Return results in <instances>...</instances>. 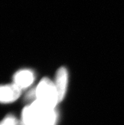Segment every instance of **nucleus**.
<instances>
[{
  "label": "nucleus",
  "mask_w": 124,
  "mask_h": 125,
  "mask_svg": "<svg viewBox=\"0 0 124 125\" xmlns=\"http://www.w3.org/2000/svg\"><path fill=\"white\" fill-rule=\"evenodd\" d=\"M21 93L22 90L14 83L0 85V103L14 102L20 97Z\"/></svg>",
  "instance_id": "3"
},
{
  "label": "nucleus",
  "mask_w": 124,
  "mask_h": 125,
  "mask_svg": "<svg viewBox=\"0 0 124 125\" xmlns=\"http://www.w3.org/2000/svg\"><path fill=\"white\" fill-rule=\"evenodd\" d=\"M34 73L30 69L19 70L13 76V83L21 90L29 88L34 83Z\"/></svg>",
  "instance_id": "5"
},
{
  "label": "nucleus",
  "mask_w": 124,
  "mask_h": 125,
  "mask_svg": "<svg viewBox=\"0 0 124 125\" xmlns=\"http://www.w3.org/2000/svg\"><path fill=\"white\" fill-rule=\"evenodd\" d=\"M68 73L65 67H60L57 71L56 78L54 82L58 92L59 101L61 102L64 98L67 90Z\"/></svg>",
  "instance_id": "4"
},
{
  "label": "nucleus",
  "mask_w": 124,
  "mask_h": 125,
  "mask_svg": "<svg viewBox=\"0 0 124 125\" xmlns=\"http://www.w3.org/2000/svg\"><path fill=\"white\" fill-rule=\"evenodd\" d=\"M58 113L37 100L25 107L22 113L23 125H56Z\"/></svg>",
  "instance_id": "1"
},
{
  "label": "nucleus",
  "mask_w": 124,
  "mask_h": 125,
  "mask_svg": "<svg viewBox=\"0 0 124 125\" xmlns=\"http://www.w3.org/2000/svg\"><path fill=\"white\" fill-rule=\"evenodd\" d=\"M0 125H23L22 121L13 115H8L0 122Z\"/></svg>",
  "instance_id": "6"
},
{
  "label": "nucleus",
  "mask_w": 124,
  "mask_h": 125,
  "mask_svg": "<svg viewBox=\"0 0 124 125\" xmlns=\"http://www.w3.org/2000/svg\"><path fill=\"white\" fill-rule=\"evenodd\" d=\"M36 100L48 107L55 109L59 101L58 92L54 82L49 78H42L35 89Z\"/></svg>",
  "instance_id": "2"
}]
</instances>
